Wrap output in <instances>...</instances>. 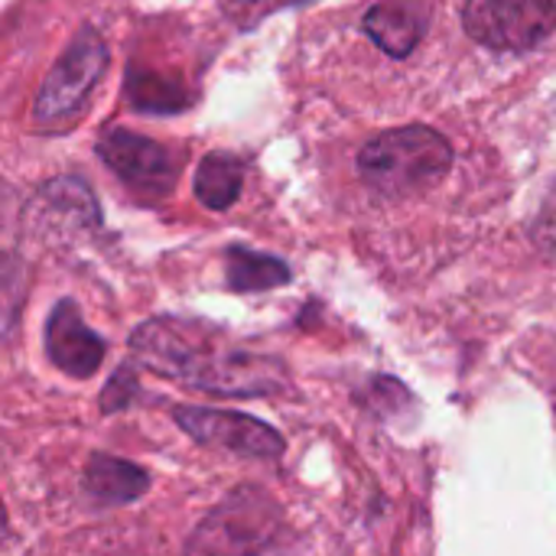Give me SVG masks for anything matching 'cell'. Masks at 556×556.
Segmentation results:
<instances>
[{
	"mask_svg": "<svg viewBox=\"0 0 556 556\" xmlns=\"http://www.w3.org/2000/svg\"><path fill=\"white\" fill-rule=\"evenodd\" d=\"M283 531L280 505L254 485L222 498L186 541L182 556H261Z\"/></svg>",
	"mask_w": 556,
	"mask_h": 556,
	"instance_id": "3957f363",
	"label": "cell"
},
{
	"mask_svg": "<svg viewBox=\"0 0 556 556\" xmlns=\"http://www.w3.org/2000/svg\"><path fill=\"white\" fill-rule=\"evenodd\" d=\"M225 274H228V287L235 293H261V290H277V287L290 283V267L280 257L251 251L244 244L228 248Z\"/></svg>",
	"mask_w": 556,
	"mask_h": 556,
	"instance_id": "4fadbf2b",
	"label": "cell"
},
{
	"mask_svg": "<svg viewBox=\"0 0 556 556\" xmlns=\"http://www.w3.org/2000/svg\"><path fill=\"white\" fill-rule=\"evenodd\" d=\"M466 33L498 52H528L556 29V0H466Z\"/></svg>",
	"mask_w": 556,
	"mask_h": 556,
	"instance_id": "5b68a950",
	"label": "cell"
},
{
	"mask_svg": "<svg viewBox=\"0 0 556 556\" xmlns=\"http://www.w3.org/2000/svg\"><path fill=\"white\" fill-rule=\"evenodd\" d=\"M104 65H108V46L101 33L94 26H81L39 88V98L33 108L36 124L59 127L72 121L88 101L91 88L98 85Z\"/></svg>",
	"mask_w": 556,
	"mask_h": 556,
	"instance_id": "277c9868",
	"label": "cell"
},
{
	"mask_svg": "<svg viewBox=\"0 0 556 556\" xmlns=\"http://www.w3.org/2000/svg\"><path fill=\"white\" fill-rule=\"evenodd\" d=\"M450 166H453L450 140L427 124H407L378 134L358 153L362 179L375 192L391 199L427 192L450 173Z\"/></svg>",
	"mask_w": 556,
	"mask_h": 556,
	"instance_id": "7a4b0ae2",
	"label": "cell"
},
{
	"mask_svg": "<svg viewBox=\"0 0 556 556\" xmlns=\"http://www.w3.org/2000/svg\"><path fill=\"white\" fill-rule=\"evenodd\" d=\"M85 489L101 505H130L150 492V472L130 459L94 453L85 466Z\"/></svg>",
	"mask_w": 556,
	"mask_h": 556,
	"instance_id": "7c38bea8",
	"label": "cell"
},
{
	"mask_svg": "<svg viewBox=\"0 0 556 556\" xmlns=\"http://www.w3.org/2000/svg\"><path fill=\"white\" fill-rule=\"evenodd\" d=\"M173 420L186 437L199 446L228 450L235 456L251 459H277L287 450V440L264 420L238 410H215V407H176Z\"/></svg>",
	"mask_w": 556,
	"mask_h": 556,
	"instance_id": "8992f818",
	"label": "cell"
},
{
	"mask_svg": "<svg viewBox=\"0 0 556 556\" xmlns=\"http://www.w3.org/2000/svg\"><path fill=\"white\" fill-rule=\"evenodd\" d=\"M3 531H7V511H3V505H0V538H3Z\"/></svg>",
	"mask_w": 556,
	"mask_h": 556,
	"instance_id": "ac0fdd59",
	"label": "cell"
},
{
	"mask_svg": "<svg viewBox=\"0 0 556 556\" xmlns=\"http://www.w3.org/2000/svg\"><path fill=\"white\" fill-rule=\"evenodd\" d=\"M33 218H36V228H42V231H49V228L81 231V228L101 225V212H98L91 189L75 176L46 182L33 202Z\"/></svg>",
	"mask_w": 556,
	"mask_h": 556,
	"instance_id": "8fae6325",
	"label": "cell"
},
{
	"mask_svg": "<svg viewBox=\"0 0 556 556\" xmlns=\"http://www.w3.org/2000/svg\"><path fill=\"white\" fill-rule=\"evenodd\" d=\"M98 156L143 199H166L179 176V163L163 143L124 127H111L98 137Z\"/></svg>",
	"mask_w": 556,
	"mask_h": 556,
	"instance_id": "52a82bcc",
	"label": "cell"
},
{
	"mask_svg": "<svg viewBox=\"0 0 556 556\" xmlns=\"http://www.w3.org/2000/svg\"><path fill=\"white\" fill-rule=\"evenodd\" d=\"M104 339L88 329L75 300H59L46 319V355L68 378H91L104 362Z\"/></svg>",
	"mask_w": 556,
	"mask_h": 556,
	"instance_id": "ba28073f",
	"label": "cell"
},
{
	"mask_svg": "<svg viewBox=\"0 0 556 556\" xmlns=\"http://www.w3.org/2000/svg\"><path fill=\"white\" fill-rule=\"evenodd\" d=\"M26 208L20 192L0 179V332L16 319L26 296Z\"/></svg>",
	"mask_w": 556,
	"mask_h": 556,
	"instance_id": "9c48e42d",
	"label": "cell"
},
{
	"mask_svg": "<svg viewBox=\"0 0 556 556\" xmlns=\"http://www.w3.org/2000/svg\"><path fill=\"white\" fill-rule=\"evenodd\" d=\"M127 345L137 365L192 391L264 397L287 388V371L277 358L238 345L205 323L173 316L147 319L130 332Z\"/></svg>",
	"mask_w": 556,
	"mask_h": 556,
	"instance_id": "6da1fadb",
	"label": "cell"
},
{
	"mask_svg": "<svg viewBox=\"0 0 556 556\" xmlns=\"http://www.w3.org/2000/svg\"><path fill=\"white\" fill-rule=\"evenodd\" d=\"M261 3L264 0H222V7L231 13V16H244V13H254V10H261Z\"/></svg>",
	"mask_w": 556,
	"mask_h": 556,
	"instance_id": "e0dca14e",
	"label": "cell"
},
{
	"mask_svg": "<svg viewBox=\"0 0 556 556\" xmlns=\"http://www.w3.org/2000/svg\"><path fill=\"white\" fill-rule=\"evenodd\" d=\"M127 98L143 114H173L189 104V94L179 78L156 75L150 68H130L127 72Z\"/></svg>",
	"mask_w": 556,
	"mask_h": 556,
	"instance_id": "9a60e30c",
	"label": "cell"
},
{
	"mask_svg": "<svg viewBox=\"0 0 556 556\" xmlns=\"http://www.w3.org/2000/svg\"><path fill=\"white\" fill-rule=\"evenodd\" d=\"M241 186H244V163L235 160L231 153H208L195 169V199L212 212H225L228 205H235Z\"/></svg>",
	"mask_w": 556,
	"mask_h": 556,
	"instance_id": "5bb4252c",
	"label": "cell"
},
{
	"mask_svg": "<svg viewBox=\"0 0 556 556\" xmlns=\"http://www.w3.org/2000/svg\"><path fill=\"white\" fill-rule=\"evenodd\" d=\"M430 0H378L365 13V33L391 59H407L430 29Z\"/></svg>",
	"mask_w": 556,
	"mask_h": 556,
	"instance_id": "30bf717a",
	"label": "cell"
},
{
	"mask_svg": "<svg viewBox=\"0 0 556 556\" xmlns=\"http://www.w3.org/2000/svg\"><path fill=\"white\" fill-rule=\"evenodd\" d=\"M137 394H140V381H137L134 368L121 365L101 391V414H117V410L130 407Z\"/></svg>",
	"mask_w": 556,
	"mask_h": 556,
	"instance_id": "2e32d148",
	"label": "cell"
}]
</instances>
